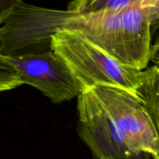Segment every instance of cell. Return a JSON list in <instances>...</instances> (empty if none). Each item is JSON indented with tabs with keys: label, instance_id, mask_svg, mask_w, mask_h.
I'll use <instances>...</instances> for the list:
<instances>
[{
	"label": "cell",
	"instance_id": "6da1fadb",
	"mask_svg": "<svg viewBox=\"0 0 159 159\" xmlns=\"http://www.w3.org/2000/svg\"><path fill=\"white\" fill-rule=\"evenodd\" d=\"M141 2L93 12L23 2L0 26V54L16 57L51 51V37L68 29L83 34L123 65L143 71L150 62L152 25Z\"/></svg>",
	"mask_w": 159,
	"mask_h": 159
},
{
	"label": "cell",
	"instance_id": "7a4b0ae2",
	"mask_svg": "<svg viewBox=\"0 0 159 159\" xmlns=\"http://www.w3.org/2000/svg\"><path fill=\"white\" fill-rule=\"evenodd\" d=\"M79 134L96 159L158 154V141L145 109L121 87L98 85L78 97Z\"/></svg>",
	"mask_w": 159,
	"mask_h": 159
},
{
	"label": "cell",
	"instance_id": "3957f363",
	"mask_svg": "<svg viewBox=\"0 0 159 159\" xmlns=\"http://www.w3.org/2000/svg\"><path fill=\"white\" fill-rule=\"evenodd\" d=\"M51 49L68 65L82 93L98 85H109L137 96L142 71L121 64L81 33L57 30L51 37Z\"/></svg>",
	"mask_w": 159,
	"mask_h": 159
},
{
	"label": "cell",
	"instance_id": "277c9868",
	"mask_svg": "<svg viewBox=\"0 0 159 159\" xmlns=\"http://www.w3.org/2000/svg\"><path fill=\"white\" fill-rule=\"evenodd\" d=\"M23 84L40 90L54 103L79 97L82 91L65 62L54 51L9 57Z\"/></svg>",
	"mask_w": 159,
	"mask_h": 159
},
{
	"label": "cell",
	"instance_id": "5b68a950",
	"mask_svg": "<svg viewBox=\"0 0 159 159\" xmlns=\"http://www.w3.org/2000/svg\"><path fill=\"white\" fill-rule=\"evenodd\" d=\"M137 97L145 109L152 123L158 141V154L153 157L159 159V68L148 67L142 71L141 81L137 89Z\"/></svg>",
	"mask_w": 159,
	"mask_h": 159
},
{
	"label": "cell",
	"instance_id": "8992f818",
	"mask_svg": "<svg viewBox=\"0 0 159 159\" xmlns=\"http://www.w3.org/2000/svg\"><path fill=\"white\" fill-rule=\"evenodd\" d=\"M142 1L144 0H71L67 9L76 12L120 10Z\"/></svg>",
	"mask_w": 159,
	"mask_h": 159
},
{
	"label": "cell",
	"instance_id": "52a82bcc",
	"mask_svg": "<svg viewBox=\"0 0 159 159\" xmlns=\"http://www.w3.org/2000/svg\"><path fill=\"white\" fill-rule=\"evenodd\" d=\"M23 85L19 71L10 59L0 54V93Z\"/></svg>",
	"mask_w": 159,
	"mask_h": 159
},
{
	"label": "cell",
	"instance_id": "ba28073f",
	"mask_svg": "<svg viewBox=\"0 0 159 159\" xmlns=\"http://www.w3.org/2000/svg\"><path fill=\"white\" fill-rule=\"evenodd\" d=\"M141 7L152 26L159 25V0H144L141 2Z\"/></svg>",
	"mask_w": 159,
	"mask_h": 159
},
{
	"label": "cell",
	"instance_id": "9c48e42d",
	"mask_svg": "<svg viewBox=\"0 0 159 159\" xmlns=\"http://www.w3.org/2000/svg\"><path fill=\"white\" fill-rule=\"evenodd\" d=\"M23 0H0V26L15 10L23 3Z\"/></svg>",
	"mask_w": 159,
	"mask_h": 159
},
{
	"label": "cell",
	"instance_id": "30bf717a",
	"mask_svg": "<svg viewBox=\"0 0 159 159\" xmlns=\"http://www.w3.org/2000/svg\"><path fill=\"white\" fill-rule=\"evenodd\" d=\"M150 61L159 68V34L155 42L152 43L150 52Z\"/></svg>",
	"mask_w": 159,
	"mask_h": 159
},
{
	"label": "cell",
	"instance_id": "8fae6325",
	"mask_svg": "<svg viewBox=\"0 0 159 159\" xmlns=\"http://www.w3.org/2000/svg\"><path fill=\"white\" fill-rule=\"evenodd\" d=\"M122 159H154L153 157L148 153H142L138 155H134V156L128 157V158Z\"/></svg>",
	"mask_w": 159,
	"mask_h": 159
}]
</instances>
